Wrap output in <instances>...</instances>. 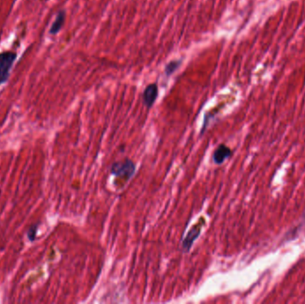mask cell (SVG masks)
I'll return each mask as SVG.
<instances>
[{
	"label": "cell",
	"mask_w": 305,
	"mask_h": 304,
	"mask_svg": "<svg viewBox=\"0 0 305 304\" xmlns=\"http://www.w3.org/2000/svg\"><path fill=\"white\" fill-rule=\"evenodd\" d=\"M182 64V59H174L168 62L165 67V73L166 77H170L178 71V68Z\"/></svg>",
	"instance_id": "7"
},
{
	"label": "cell",
	"mask_w": 305,
	"mask_h": 304,
	"mask_svg": "<svg viewBox=\"0 0 305 304\" xmlns=\"http://www.w3.org/2000/svg\"><path fill=\"white\" fill-rule=\"evenodd\" d=\"M17 57L18 54L13 50L0 52V86L4 85L9 81L11 71Z\"/></svg>",
	"instance_id": "1"
},
{
	"label": "cell",
	"mask_w": 305,
	"mask_h": 304,
	"mask_svg": "<svg viewBox=\"0 0 305 304\" xmlns=\"http://www.w3.org/2000/svg\"><path fill=\"white\" fill-rule=\"evenodd\" d=\"M199 235H200V229L196 228V227L193 228L192 229L189 231V233L188 234L187 238L184 239L183 243H182L183 249L186 252H188V251L190 250V247H191L193 243L197 239V237H198Z\"/></svg>",
	"instance_id": "6"
},
{
	"label": "cell",
	"mask_w": 305,
	"mask_h": 304,
	"mask_svg": "<svg viewBox=\"0 0 305 304\" xmlns=\"http://www.w3.org/2000/svg\"><path fill=\"white\" fill-rule=\"evenodd\" d=\"M159 89L156 83H151L146 86L143 92V103L149 109L155 105V101L158 97Z\"/></svg>",
	"instance_id": "3"
},
{
	"label": "cell",
	"mask_w": 305,
	"mask_h": 304,
	"mask_svg": "<svg viewBox=\"0 0 305 304\" xmlns=\"http://www.w3.org/2000/svg\"><path fill=\"white\" fill-rule=\"evenodd\" d=\"M135 171H136V165L130 159L114 162L111 168V172L113 175L126 181L132 179Z\"/></svg>",
	"instance_id": "2"
},
{
	"label": "cell",
	"mask_w": 305,
	"mask_h": 304,
	"mask_svg": "<svg viewBox=\"0 0 305 304\" xmlns=\"http://www.w3.org/2000/svg\"><path fill=\"white\" fill-rule=\"evenodd\" d=\"M231 155V150L225 145H221L217 148L216 150L213 152V161L217 164L223 163L226 159H228Z\"/></svg>",
	"instance_id": "5"
},
{
	"label": "cell",
	"mask_w": 305,
	"mask_h": 304,
	"mask_svg": "<svg viewBox=\"0 0 305 304\" xmlns=\"http://www.w3.org/2000/svg\"><path fill=\"white\" fill-rule=\"evenodd\" d=\"M66 19V10H60L58 11V13L56 16V19L54 20L51 27L49 29V34L51 36L57 35L62 30V29L65 25Z\"/></svg>",
	"instance_id": "4"
}]
</instances>
